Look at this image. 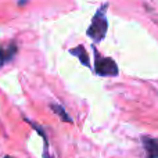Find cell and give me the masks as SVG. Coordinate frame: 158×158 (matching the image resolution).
Segmentation results:
<instances>
[{
    "instance_id": "6",
    "label": "cell",
    "mask_w": 158,
    "mask_h": 158,
    "mask_svg": "<svg viewBox=\"0 0 158 158\" xmlns=\"http://www.w3.org/2000/svg\"><path fill=\"white\" fill-rule=\"evenodd\" d=\"M50 108L53 110V112H56L61 118V121H64V122H72L71 117L67 114V111L61 106H58V104H50Z\"/></svg>"
},
{
    "instance_id": "7",
    "label": "cell",
    "mask_w": 158,
    "mask_h": 158,
    "mask_svg": "<svg viewBox=\"0 0 158 158\" xmlns=\"http://www.w3.org/2000/svg\"><path fill=\"white\" fill-rule=\"evenodd\" d=\"M4 158H14V157H11V156H6Z\"/></svg>"
},
{
    "instance_id": "2",
    "label": "cell",
    "mask_w": 158,
    "mask_h": 158,
    "mask_svg": "<svg viewBox=\"0 0 158 158\" xmlns=\"http://www.w3.org/2000/svg\"><path fill=\"white\" fill-rule=\"evenodd\" d=\"M94 71L96 74L101 77H117L118 75V65L115 61L110 57H100L98 53H96L94 60Z\"/></svg>"
},
{
    "instance_id": "5",
    "label": "cell",
    "mask_w": 158,
    "mask_h": 158,
    "mask_svg": "<svg viewBox=\"0 0 158 158\" xmlns=\"http://www.w3.org/2000/svg\"><path fill=\"white\" fill-rule=\"evenodd\" d=\"M69 53H71L72 56H75V57H78L79 61H81L83 65L90 67L89 56H87V53H86V50H85L83 46H78V47H75V49H71L69 50Z\"/></svg>"
},
{
    "instance_id": "3",
    "label": "cell",
    "mask_w": 158,
    "mask_h": 158,
    "mask_svg": "<svg viewBox=\"0 0 158 158\" xmlns=\"http://www.w3.org/2000/svg\"><path fill=\"white\" fill-rule=\"evenodd\" d=\"M143 147H144L147 158H158V139L157 137H143Z\"/></svg>"
},
{
    "instance_id": "4",
    "label": "cell",
    "mask_w": 158,
    "mask_h": 158,
    "mask_svg": "<svg viewBox=\"0 0 158 158\" xmlns=\"http://www.w3.org/2000/svg\"><path fill=\"white\" fill-rule=\"evenodd\" d=\"M17 50H18V47H17L15 43H10L7 46H0V65L7 63L8 60H11L15 56Z\"/></svg>"
},
{
    "instance_id": "1",
    "label": "cell",
    "mask_w": 158,
    "mask_h": 158,
    "mask_svg": "<svg viewBox=\"0 0 158 158\" xmlns=\"http://www.w3.org/2000/svg\"><path fill=\"white\" fill-rule=\"evenodd\" d=\"M107 7L108 4H101L100 8L96 11V14L93 15L92 24L87 28V36L90 39H93L94 42H100L104 39L107 33V28H108V21H107Z\"/></svg>"
}]
</instances>
